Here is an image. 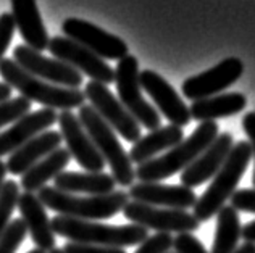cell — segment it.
I'll use <instances>...</instances> for the list:
<instances>
[{
    "instance_id": "cell-1",
    "label": "cell",
    "mask_w": 255,
    "mask_h": 253,
    "mask_svg": "<svg viewBox=\"0 0 255 253\" xmlns=\"http://www.w3.org/2000/svg\"><path fill=\"white\" fill-rule=\"evenodd\" d=\"M0 76L11 89H16L26 100L37 102L44 108L71 111L73 108H81L86 102V95L79 89L60 87L29 75L13 58H3L0 62Z\"/></svg>"
},
{
    "instance_id": "cell-2",
    "label": "cell",
    "mask_w": 255,
    "mask_h": 253,
    "mask_svg": "<svg viewBox=\"0 0 255 253\" xmlns=\"http://www.w3.org/2000/svg\"><path fill=\"white\" fill-rule=\"evenodd\" d=\"M52 229L53 234L62 236L70 242L113 249L132 247L137 244L140 245L149 237V231L137 224L110 226L60 215L52 219Z\"/></svg>"
},
{
    "instance_id": "cell-3",
    "label": "cell",
    "mask_w": 255,
    "mask_h": 253,
    "mask_svg": "<svg viewBox=\"0 0 255 253\" xmlns=\"http://www.w3.org/2000/svg\"><path fill=\"white\" fill-rule=\"evenodd\" d=\"M217 137V121L200 123L189 137L183 139L162 157L139 165L136 168V177L140 182H160L179 171H184Z\"/></svg>"
},
{
    "instance_id": "cell-4",
    "label": "cell",
    "mask_w": 255,
    "mask_h": 253,
    "mask_svg": "<svg viewBox=\"0 0 255 253\" xmlns=\"http://www.w3.org/2000/svg\"><path fill=\"white\" fill-rule=\"evenodd\" d=\"M39 200L49 210L60 216H68L83 221H99V219L113 218L123 211L129 195L125 190H115L107 195H75L66 194L55 187H45L39 190Z\"/></svg>"
},
{
    "instance_id": "cell-5",
    "label": "cell",
    "mask_w": 255,
    "mask_h": 253,
    "mask_svg": "<svg viewBox=\"0 0 255 253\" xmlns=\"http://www.w3.org/2000/svg\"><path fill=\"white\" fill-rule=\"evenodd\" d=\"M252 160V149L247 141H239L233 145L230 155L221 165L217 174L213 176V181L209 185L202 197L197 198L194 205L192 215L199 219V223H205L217 215L223 208L226 200L234 194L239 181L243 179L244 172L247 169Z\"/></svg>"
},
{
    "instance_id": "cell-6",
    "label": "cell",
    "mask_w": 255,
    "mask_h": 253,
    "mask_svg": "<svg viewBox=\"0 0 255 253\" xmlns=\"http://www.w3.org/2000/svg\"><path fill=\"white\" fill-rule=\"evenodd\" d=\"M78 118L105 160V165L110 166L115 182L122 187H131L136 179V169L132 168L129 155L120 144L115 131L99 116V113L91 105H83L78 111Z\"/></svg>"
},
{
    "instance_id": "cell-7",
    "label": "cell",
    "mask_w": 255,
    "mask_h": 253,
    "mask_svg": "<svg viewBox=\"0 0 255 253\" xmlns=\"http://www.w3.org/2000/svg\"><path fill=\"white\" fill-rule=\"evenodd\" d=\"M139 62L134 55H126L122 58L115 68V84L118 90V100L131 113L136 121L147 128L155 131L162 126L160 113L145 100L142 95V87L139 81Z\"/></svg>"
},
{
    "instance_id": "cell-8",
    "label": "cell",
    "mask_w": 255,
    "mask_h": 253,
    "mask_svg": "<svg viewBox=\"0 0 255 253\" xmlns=\"http://www.w3.org/2000/svg\"><path fill=\"white\" fill-rule=\"evenodd\" d=\"M83 92L86 100L91 102V106L99 113V116L125 141L134 144L142 137L140 124L131 116V113L125 108L123 103L112 94V90L105 84L89 81Z\"/></svg>"
},
{
    "instance_id": "cell-9",
    "label": "cell",
    "mask_w": 255,
    "mask_h": 253,
    "mask_svg": "<svg viewBox=\"0 0 255 253\" xmlns=\"http://www.w3.org/2000/svg\"><path fill=\"white\" fill-rule=\"evenodd\" d=\"M123 215L132 224H137L147 231L153 229L157 232H194L199 229V219L186 210H171V208H158V206L128 202L123 208Z\"/></svg>"
},
{
    "instance_id": "cell-10",
    "label": "cell",
    "mask_w": 255,
    "mask_h": 253,
    "mask_svg": "<svg viewBox=\"0 0 255 253\" xmlns=\"http://www.w3.org/2000/svg\"><path fill=\"white\" fill-rule=\"evenodd\" d=\"M53 58L60 60L71 68H75L81 75L91 78V81L109 85L115 83V70L105 62L104 58L97 57L96 53L87 50L81 44H78L65 36H55L49 41L47 47Z\"/></svg>"
},
{
    "instance_id": "cell-11",
    "label": "cell",
    "mask_w": 255,
    "mask_h": 253,
    "mask_svg": "<svg viewBox=\"0 0 255 253\" xmlns=\"http://www.w3.org/2000/svg\"><path fill=\"white\" fill-rule=\"evenodd\" d=\"M13 60L29 75L60 87L79 89L83 84V75L70 65L57 58H47L41 52L28 47L26 44L16 45L13 50Z\"/></svg>"
},
{
    "instance_id": "cell-12",
    "label": "cell",
    "mask_w": 255,
    "mask_h": 253,
    "mask_svg": "<svg viewBox=\"0 0 255 253\" xmlns=\"http://www.w3.org/2000/svg\"><path fill=\"white\" fill-rule=\"evenodd\" d=\"M65 37L71 39L104 60H122L129 55L126 42L118 36L104 31L99 26L79 18H66L62 24Z\"/></svg>"
},
{
    "instance_id": "cell-13",
    "label": "cell",
    "mask_w": 255,
    "mask_h": 253,
    "mask_svg": "<svg viewBox=\"0 0 255 253\" xmlns=\"http://www.w3.org/2000/svg\"><path fill=\"white\" fill-rule=\"evenodd\" d=\"M243 62L236 57H230L197 76L187 78L181 89L184 97L189 100H202V98L218 95L220 92L228 89L243 76Z\"/></svg>"
},
{
    "instance_id": "cell-14",
    "label": "cell",
    "mask_w": 255,
    "mask_h": 253,
    "mask_svg": "<svg viewBox=\"0 0 255 253\" xmlns=\"http://www.w3.org/2000/svg\"><path fill=\"white\" fill-rule=\"evenodd\" d=\"M60 134L66 144V150L87 172H102L105 160L96 149L89 134L83 128L79 118L71 111H62L58 115Z\"/></svg>"
},
{
    "instance_id": "cell-15",
    "label": "cell",
    "mask_w": 255,
    "mask_h": 253,
    "mask_svg": "<svg viewBox=\"0 0 255 253\" xmlns=\"http://www.w3.org/2000/svg\"><path fill=\"white\" fill-rule=\"evenodd\" d=\"M139 81L140 87L150 95L157 108L173 126L183 128V126L189 124L192 119L189 106L181 100L178 92L173 89V85L166 79L152 70H144L139 73Z\"/></svg>"
},
{
    "instance_id": "cell-16",
    "label": "cell",
    "mask_w": 255,
    "mask_h": 253,
    "mask_svg": "<svg viewBox=\"0 0 255 253\" xmlns=\"http://www.w3.org/2000/svg\"><path fill=\"white\" fill-rule=\"evenodd\" d=\"M128 195L132 202L158 206V208L187 210L197 202L196 192L184 185H166L160 182L132 184Z\"/></svg>"
},
{
    "instance_id": "cell-17",
    "label": "cell",
    "mask_w": 255,
    "mask_h": 253,
    "mask_svg": "<svg viewBox=\"0 0 255 253\" xmlns=\"http://www.w3.org/2000/svg\"><path fill=\"white\" fill-rule=\"evenodd\" d=\"M234 145V137L231 132L220 134L187 168L181 172V185L184 187H197L205 181L212 179L225 163Z\"/></svg>"
},
{
    "instance_id": "cell-18",
    "label": "cell",
    "mask_w": 255,
    "mask_h": 253,
    "mask_svg": "<svg viewBox=\"0 0 255 253\" xmlns=\"http://www.w3.org/2000/svg\"><path fill=\"white\" fill-rule=\"evenodd\" d=\"M57 121L58 115L52 108H42L19 118L6 131L0 132V157L16 152L32 137L42 134L44 131H49L50 126Z\"/></svg>"
},
{
    "instance_id": "cell-19",
    "label": "cell",
    "mask_w": 255,
    "mask_h": 253,
    "mask_svg": "<svg viewBox=\"0 0 255 253\" xmlns=\"http://www.w3.org/2000/svg\"><path fill=\"white\" fill-rule=\"evenodd\" d=\"M18 210L21 213V219L26 224V229H28L36 249L44 252L55 249L57 242L52 229V221L47 216L45 206L39 200V197L36 194H31V192L19 194Z\"/></svg>"
},
{
    "instance_id": "cell-20",
    "label": "cell",
    "mask_w": 255,
    "mask_h": 253,
    "mask_svg": "<svg viewBox=\"0 0 255 253\" xmlns=\"http://www.w3.org/2000/svg\"><path fill=\"white\" fill-rule=\"evenodd\" d=\"M62 142L63 139L60 131H44L42 134L32 137L23 147L11 153L8 162L5 163L6 171L13 176H23L26 171L41 162L42 158L60 149Z\"/></svg>"
},
{
    "instance_id": "cell-21",
    "label": "cell",
    "mask_w": 255,
    "mask_h": 253,
    "mask_svg": "<svg viewBox=\"0 0 255 253\" xmlns=\"http://www.w3.org/2000/svg\"><path fill=\"white\" fill-rule=\"evenodd\" d=\"M10 2L16 29L19 31L26 45L37 52L47 50L50 39L47 34L41 13H39L36 0H10Z\"/></svg>"
},
{
    "instance_id": "cell-22",
    "label": "cell",
    "mask_w": 255,
    "mask_h": 253,
    "mask_svg": "<svg viewBox=\"0 0 255 253\" xmlns=\"http://www.w3.org/2000/svg\"><path fill=\"white\" fill-rule=\"evenodd\" d=\"M53 187L66 194L86 195H107L115 192L117 182L112 174L107 172H75L63 171L53 179Z\"/></svg>"
},
{
    "instance_id": "cell-23",
    "label": "cell",
    "mask_w": 255,
    "mask_h": 253,
    "mask_svg": "<svg viewBox=\"0 0 255 253\" xmlns=\"http://www.w3.org/2000/svg\"><path fill=\"white\" fill-rule=\"evenodd\" d=\"M183 139H184L183 128H178V126L173 124L163 126V128L160 126L158 129L150 131L147 136L140 137L137 142H134L128 155H129L131 163L139 166L157 158L158 153L173 149Z\"/></svg>"
},
{
    "instance_id": "cell-24",
    "label": "cell",
    "mask_w": 255,
    "mask_h": 253,
    "mask_svg": "<svg viewBox=\"0 0 255 253\" xmlns=\"http://www.w3.org/2000/svg\"><path fill=\"white\" fill-rule=\"evenodd\" d=\"M247 105V98L241 92H231V94H218L202 100L192 102L189 106L191 118L200 123L215 121L218 118L233 116L243 111Z\"/></svg>"
},
{
    "instance_id": "cell-25",
    "label": "cell",
    "mask_w": 255,
    "mask_h": 253,
    "mask_svg": "<svg viewBox=\"0 0 255 253\" xmlns=\"http://www.w3.org/2000/svg\"><path fill=\"white\" fill-rule=\"evenodd\" d=\"M71 155L66 149H57L50 155L42 158L41 162L36 163L32 168H29L21 177V187L24 192H39L45 187V184L60 176L70 165Z\"/></svg>"
},
{
    "instance_id": "cell-26",
    "label": "cell",
    "mask_w": 255,
    "mask_h": 253,
    "mask_svg": "<svg viewBox=\"0 0 255 253\" xmlns=\"http://www.w3.org/2000/svg\"><path fill=\"white\" fill-rule=\"evenodd\" d=\"M241 221L233 206H223L217 213V229L212 244V253H234L241 239Z\"/></svg>"
},
{
    "instance_id": "cell-27",
    "label": "cell",
    "mask_w": 255,
    "mask_h": 253,
    "mask_svg": "<svg viewBox=\"0 0 255 253\" xmlns=\"http://www.w3.org/2000/svg\"><path fill=\"white\" fill-rule=\"evenodd\" d=\"M19 185L8 179L5 181V185L2 192H0V237L5 232V229L8 228V224L11 223V215L15 208L18 206V198H19Z\"/></svg>"
},
{
    "instance_id": "cell-28",
    "label": "cell",
    "mask_w": 255,
    "mask_h": 253,
    "mask_svg": "<svg viewBox=\"0 0 255 253\" xmlns=\"http://www.w3.org/2000/svg\"><path fill=\"white\" fill-rule=\"evenodd\" d=\"M26 234H28V229H26L23 219H13L0 237V253H16L19 245L26 239Z\"/></svg>"
},
{
    "instance_id": "cell-29",
    "label": "cell",
    "mask_w": 255,
    "mask_h": 253,
    "mask_svg": "<svg viewBox=\"0 0 255 253\" xmlns=\"http://www.w3.org/2000/svg\"><path fill=\"white\" fill-rule=\"evenodd\" d=\"M31 111V102L24 97H15L0 103V129L6 124H13L19 118L26 116Z\"/></svg>"
},
{
    "instance_id": "cell-30",
    "label": "cell",
    "mask_w": 255,
    "mask_h": 253,
    "mask_svg": "<svg viewBox=\"0 0 255 253\" xmlns=\"http://www.w3.org/2000/svg\"><path fill=\"white\" fill-rule=\"evenodd\" d=\"M173 247V237L166 232H157L139 245V249L134 253H168Z\"/></svg>"
},
{
    "instance_id": "cell-31",
    "label": "cell",
    "mask_w": 255,
    "mask_h": 253,
    "mask_svg": "<svg viewBox=\"0 0 255 253\" xmlns=\"http://www.w3.org/2000/svg\"><path fill=\"white\" fill-rule=\"evenodd\" d=\"M174 253H209L196 236L191 232H183L173 239Z\"/></svg>"
},
{
    "instance_id": "cell-32",
    "label": "cell",
    "mask_w": 255,
    "mask_h": 253,
    "mask_svg": "<svg viewBox=\"0 0 255 253\" xmlns=\"http://www.w3.org/2000/svg\"><path fill=\"white\" fill-rule=\"evenodd\" d=\"M15 29L16 24L11 13H2L0 15V62L3 60L5 52L11 42L13 34H15Z\"/></svg>"
},
{
    "instance_id": "cell-33",
    "label": "cell",
    "mask_w": 255,
    "mask_h": 253,
    "mask_svg": "<svg viewBox=\"0 0 255 253\" xmlns=\"http://www.w3.org/2000/svg\"><path fill=\"white\" fill-rule=\"evenodd\" d=\"M231 206L234 210L255 213V189H239L234 190L230 197Z\"/></svg>"
},
{
    "instance_id": "cell-34",
    "label": "cell",
    "mask_w": 255,
    "mask_h": 253,
    "mask_svg": "<svg viewBox=\"0 0 255 253\" xmlns=\"http://www.w3.org/2000/svg\"><path fill=\"white\" fill-rule=\"evenodd\" d=\"M62 250L63 253H126L125 249L100 247V245H87L76 242H66Z\"/></svg>"
},
{
    "instance_id": "cell-35",
    "label": "cell",
    "mask_w": 255,
    "mask_h": 253,
    "mask_svg": "<svg viewBox=\"0 0 255 253\" xmlns=\"http://www.w3.org/2000/svg\"><path fill=\"white\" fill-rule=\"evenodd\" d=\"M243 128L244 132L249 137V144H251V149H252V155L255 158V111L252 113H247V115L243 118ZM252 182L255 185V168H254V176H252Z\"/></svg>"
},
{
    "instance_id": "cell-36",
    "label": "cell",
    "mask_w": 255,
    "mask_h": 253,
    "mask_svg": "<svg viewBox=\"0 0 255 253\" xmlns=\"http://www.w3.org/2000/svg\"><path fill=\"white\" fill-rule=\"evenodd\" d=\"M241 237H243L246 242L255 244V221H251L244 226L243 232H241Z\"/></svg>"
},
{
    "instance_id": "cell-37",
    "label": "cell",
    "mask_w": 255,
    "mask_h": 253,
    "mask_svg": "<svg viewBox=\"0 0 255 253\" xmlns=\"http://www.w3.org/2000/svg\"><path fill=\"white\" fill-rule=\"evenodd\" d=\"M13 94V89L10 87L8 84L5 83H0V103L5 102V100H10Z\"/></svg>"
},
{
    "instance_id": "cell-38",
    "label": "cell",
    "mask_w": 255,
    "mask_h": 253,
    "mask_svg": "<svg viewBox=\"0 0 255 253\" xmlns=\"http://www.w3.org/2000/svg\"><path fill=\"white\" fill-rule=\"evenodd\" d=\"M234 253H255V244L246 242V244L241 245V247H238Z\"/></svg>"
},
{
    "instance_id": "cell-39",
    "label": "cell",
    "mask_w": 255,
    "mask_h": 253,
    "mask_svg": "<svg viewBox=\"0 0 255 253\" xmlns=\"http://www.w3.org/2000/svg\"><path fill=\"white\" fill-rule=\"evenodd\" d=\"M6 165L0 160V192H2V189H3V185H5V181H6Z\"/></svg>"
},
{
    "instance_id": "cell-40",
    "label": "cell",
    "mask_w": 255,
    "mask_h": 253,
    "mask_svg": "<svg viewBox=\"0 0 255 253\" xmlns=\"http://www.w3.org/2000/svg\"><path fill=\"white\" fill-rule=\"evenodd\" d=\"M47 253H63V250L62 249H53V250H50V252H47Z\"/></svg>"
},
{
    "instance_id": "cell-41",
    "label": "cell",
    "mask_w": 255,
    "mask_h": 253,
    "mask_svg": "<svg viewBox=\"0 0 255 253\" xmlns=\"http://www.w3.org/2000/svg\"><path fill=\"white\" fill-rule=\"evenodd\" d=\"M28 253H47V252H44V250H39V249H34V250H31V252H28Z\"/></svg>"
},
{
    "instance_id": "cell-42",
    "label": "cell",
    "mask_w": 255,
    "mask_h": 253,
    "mask_svg": "<svg viewBox=\"0 0 255 253\" xmlns=\"http://www.w3.org/2000/svg\"><path fill=\"white\" fill-rule=\"evenodd\" d=\"M168 253H170V252H168Z\"/></svg>"
}]
</instances>
